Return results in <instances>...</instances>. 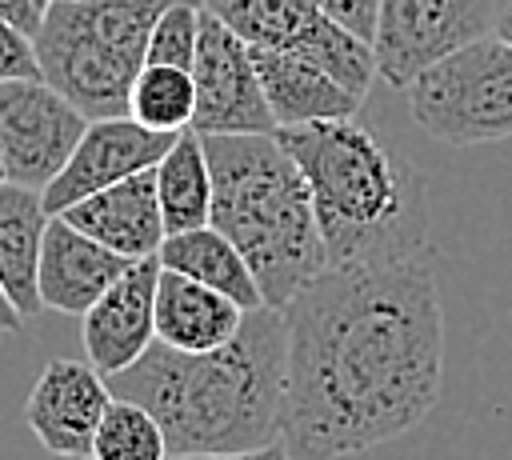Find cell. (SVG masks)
I'll return each instance as SVG.
<instances>
[{"label": "cell", "instance_id": "cell-16", "mask_svg": "<svg viewBox=\"0 0 512 460\" xmlns=\"http://www.w3.org/2000/svg\"><path fill=\"white\" fill-rule=\"evenodd\" d=\"M248 308L228 300L224 292L188 280L160 264L156 280V340L176 352H212L224 348L244 328Z\"/></svg>", "mask_w": 512, "mask_h": 460}, {"label": "cell", "instance_id": "cell-26", "mask_svg": "<svg viewBox=\"0 0 512 460\" xmlns=\"http://www.w3.org/2000/svg\"><path fill=\"white\" fill-rule=\"evenodd\" d=\"M168 460H292V452L284 448V440H272L248 452H188V456H168Z\"/></svg>", "mask_w": 512, "mask_h": 460}, {"label": "cell", "instance_id": "cell-18", "mask_svg": "<svg viewBox=\"0 0 512 460\" xmlns=\"http://www.w3.org/2000/svg\"><path fill=\"white\" fill-rule=\"evenodd\" d=\"M52 212L44 208V192L28 184H0V288L20 308V316L40 312V248Z\"/></svg>", "mask_w": 512, "mask_h": 460}, {"label": "cell", "instance_id": "cell-9", "mask_svg": "<svg viewBox=\"0 0 512 460\" xmlns=\"http://www.w3.org/2000/svg\"><path fill=\"white\" fill-rule=\"evenodd\" d=\"M88 124L92 120L48 80L0 84V156L8 180L44 192L72 160Z\"/></svg>", "mask_w": 512, "mask_h": 460}, {"label": "cell", "instance_id": "cell-12", "mask_svg": "<svg viewBox=\"0 0 512 460\" xmlns=\"http://www.w3.org/2000/svg\"><path fill=\"white\" fill-rule=\"evenodd\" d=\"M112 404L108 376L84 360H48L36 376L24 420L36 440L64 460H92V440Z\"/></svg>", "mask_w": 512, "mask_h": 460}, {"label": "cell", "instance_id": "cell-7", "mask_svg": "<svg viewBox=\"0 0 512 460\" xmlns=\"http://www.w3.org/2000/svg\"><path fill=\"white\" fill-rule=\"evenodd\" d=\"M220 24H228L248 48L300 56L328 76H336L360 100L368 96L376 72V52L364 36L332 20L312 0H200Z\"/></svg>", "mask_w": 512, "mask_h": 460}, {"label": "cell", "instance_id": "cell-24", "mask_svg": "<svg viewBox=\"0 0 512 460\" xmlns=\"http://www.w3.org/2000/svg\"><path fill=\"white\" fill-rule=\"evenodd\" d=\"M8 80H44V76L36 60V40L0 16V84Z\"/></svg>", "mask_w": 512, "mask_h": 460}, {"label": "cell", "instance_id": "cell-30", "mask_svg": "<svg viewBox=\"0 0 512 460\" xmlns=\"http://www.w3.org/2000/svg\"><path fill=\"white\" fill-rule=\"evenodd\" d=\"M4 180H8V172H4V156H0V184H4Z\"/></svg>", "mask_w": 512, "mask_h": 460}, {"label": "cell", "instance_id": "cell-6", "mask_svg": "<svg viewBox=\"0 0 512 460\" xmlns=\"http://www.w3.org/2000/svg\"><path fill=\"white\" fill-rule=\"evenodd\" d=\"M404 92L412 120L440 144L512 140V40L480 36L424 68Z\"/></svg>", "mask_w": 512, "mask_h": 460}, {"label": "cell", "instance_id": "cell-28", "mask_svg": "<svg viewBox=\"0 0 512 460\" xmlns=\"http://www.w3.org/2000/svg\"><path fill=\"white\" fill-rule=\"evenodd\" d=\"M24 328V316H20V308L4 296V288H0V336H16Z\"/></svg>", "mask_w": 512, "mask_h": 460}, {"label": "cell", "instance_id": "cell-11", "mask_svg": "<svg viewBox=\"0 0 512 460\" xmlns=\"http://www.w3.org/2000/svg\"><path fill=\"white\" fill-rule=\"evenodd\" d=\"M180 132H156L144 128L132 116H112V120H92L88 132L80 136L72 160L60 168V176L44 188V208L60 216L76 200L104 192L128 176H140L164 160V152L176 144Z\"/></svg>", "mask_w": 512, "mask_h": 460}, {"label": "cell", "instance_id": "cell-19", "mask_svg": "<svg viewBox=\"0 0 512 460\" xmlns=\"http://www.w3.org/2000/svg\"><path fill=\"white\" fill-rule=\"evenodd\" d=\"M164 268L188 276V280H200L216 292H224L228 300H236L240 308H264V296H260V284L248 268V260L240 256V248L212 224L204 228H192V232H176L164 240L160 256H156Z\"/></svg>", "mask_w": 512, "mask_h": 460}, {"label": "cell", "instance_id": "cell-27", "mask_svg": "<svg viewBox=\"0 0 512 460\" xmlns=\"http://www.w3.org/2000/svg\"><path fill=\"white\" fill-rule=\"evenodd\" d=\"M0 16H4L8 24H16L20 32H28L32 40H36L40 20H44V12L36 8V0H0Z\"/></svg>", "mask_w": 512, "mask_h": 460}, {"label": "cell", "instance_id": "cell-5", "mask_svg": "<svg viewBox=\"0 0 512 460\" xmlns=\"http://www.w3.org/2000/svg\"><path fill=\"white\" fill-rule=\"evenodd\" d=\"M172 0H56L36 32L40 76L88 120L128 116L148 36Z\"/></svg>", "mask_w": 512, "mask_h": 460}, {"label": "cell", "instance_id": "cell-20", "mask_svg": "<svg viewBox=\"0 0 512 460\" xmlns=\"http://www.w3.org/2000/svg\"><path fill=\"white\" fill-rule=\"evenodd\" d=\"M156 196L168 236L204 228L212 220V164L200 132L184 128L164 152V160L156 164Z\"/></svg>", "mask_w": 512, "mask_h": 460}, {"label": "cell", "instance_id": "cell-2", "mask_svg": "<svg viewBox=\"0 0 512 460\" xmlns=\"http://www.w3.org/2000/svg\"><path fill=\"white\" fill-rule=\"evenodd\" d=\"M284 368L288 324L280 308L264 304L224 348L176 352L156 340L136 364L108 376V388L160 420L168 456L248 452L280 440Z\"/></svg>", "mask_w": 512, "mask_h": 460}, {"label": "cell", "instance_id": "cell-22", "mask_svg": "<svg viewBox=\"0 0 512 460\" xmlns=\"http://www.w3.org/2000/svg\"><path fill=\"white\" fill-rule=\"evenodd\" d=\"M92 460H168V436L144 404L112 396L92 440Z\"/></svg>", "mask_w": 512, "mask_h": 460}, {"label": "cell", "instance_id": "cell-25", "mask_svg": "<svg viewBox=\"0 0 512 460\" xmlns=\"http://www.w3.org/2000/svg\"><path fill=\"white\" fill-rule=\"evenodd\" d=\"M316 8H324L332 20H340L344 28H352L356 36H364L372 44L376 36V8L380 0H312Z\"/></svg>", "mask_w": 512, "mask_h": 460}, {"label": "cell", "instance_id": "cell-13", "mask_svg": "<svg viewBox=\"0 0 512 460\" xmlns=\"http://www.w3.org/2000/svg\"><path fill=\"white\" fill-rule=\"evenodd\" d=\"M156 280V256L132 260L128 272L80 316L84 352L96 372L116 376L156 344Z\"/></svg>", "mask_w": 512, "mask_h": 460}, {"label": "cell", "instance_id": "cell-21", "mask_svg": "<svg viewBox=\"0 0 512 460\" xmlns=\"http://www.w3.org/2000/svg\"><path fill=\"white\" fill-rule=\"evenodd\" d=\"M128 116L140 120L144 128H156V132L192 128V116H196V80H192V72L172 68V64H144L136 84H132Z\"/></svg>", "mask_w": 512, "mask_h": 460}, {"label": "cell", "instance_id": "cell-23", "mask_svg": "<svg viewBox=\"0 0 512 460\" xmlns=\"http://www.w3.org/2000/svg\"><path fill=\"white\" fill-rule=\"evenodd\" d=\"M200 16H204L200 0H172L160 12V20L152 24L148 64H172V68L192 72V60H196V48H200Z\"/></svg>", "mask_w": 512, "mask_h": 460}, {"label": "cell", "instance_id": "cell-15", "mask_svg": "<svg viewBox=\"0 0 512 460\" xmlns=\"http://www.w3.org/2000/svg\"><path fill=\"white\" fill-rule=\"evenodd\" d=\"M128 264H132L128 256L104 248L100 240L84 236L68 220L52 216L40 248V272H36L40 304L64 316H84L128 272Z\"/></svg>", "mask_w": 512, "mask_h": 460}, {"label": "cell", "instance_id": "cell-3", "mask_svg": "<svg viewBox=\"0 0 512 460\" xmlns=\"http://www.w3.org/2000/svg\"><path fill=\"white\" fill-rule=\"evenodd\" d=\"M276 140L312 188L328 268L416 260L428 240V192L400 152L356 116L276 128Z\"/></svg>", "mask_w": 512, "mask_h": 460}, {"label": "cell", "instance_id": "cell-4", "mask_svg": "<svg viewBox=\"0 0 512 460\" xmlns=\"http://www.w3.org/2000/svg\"><path fill=\"white\" fill-rule=\"evenodd\" d=\"M212 164V228L248 260L268 308H288L324 268L312 188L272 136H204Z\"/></svg>", "mask_w": 512, "mask_h": 460}, {"label": "cell", "instance_id": "cell-14", "mask_svg": "<svg viewBox=\"0 0 512 460\" xmlns=\"http://www.w3.org/2000/svg\"><path fill=\"white\" fill-rule=\"evenodd\" d=\"M60 220H68L72 228H80L84 236L100 240L104 248H112L128 260L160 256V248L168 240L160 196H156V168L76 200L72 208L60 212Z\"/></svg>", "mask_w": 512, "mask_h": 460}, {"label": "cell", "instance_id": "cell-17", "mask_svg": "<svg viewBox=\"0 0 512 460\" xmlns=\"http://www.w3.org/2000/svg\"><path fill=\"white\" fill-rule=\"evenodd\" d=\"M252 56H256V72L264 84V100L276 116V128L348 120L360 112V96L348 92L324 68H316L300 56H288V52H268V48H252Z\"/></svg>", "mask_w": 512, "mask_h": 460}, {"label": "cell", "instance_id": "cell-8", "mask_svg": "<svg viewBox=\"0 0 512 460\" xmlns=\"http://www.w3.org/2000/svg\"><path fill=\"white\" fill-rule=\"evenodd\" d=\"M492 32L496 0H380L372 36L376 72L392 88H408L424 68Z\"/></svg>", "mask_w": 512, "mask_h": 460}, {"label": "cell", "instance_id": "cell-10", "mask_svg": "<svg viewBox=\"0 0 512 460\" xmlns=\"http://www.w3.org/2000/svg\"><path fill=\"white\" fill-rule=\"evenodd\" d=\"M192 80H196L192 132L200 136H272L276 132V116L264 100L252 48L212 12L200 16V48L192 60Z\"/></svg>", "mask_w": 512, "mask_h": 460}, {"label": "cell", "instance_id": "cell-29", "mask_svg": "<svg viewBox=\"0 0 512 460\" xmlns=\"http://www.w3.org/2000/svg\"><path fill=\"white\" fill-rule=\"evenodd\" d=\"M52 4H56V0H36V8H40V12H48Z\"/></svg>", "mask_w": 512, "mask_h": 460}, {"label": "cell", "instance_id": "cell-1", "mask_svg": "<svg viewBox=\"0 0 512 460\" xmlns=\"http://www.w3.org/2000/svg\"><path fill=\"white\" fill-rule=\"evenodd\" d=\"M280 440L340 460L412 432L444 388V308L428 268H324L288 308Z\"/></svg>", "mask_w": 512, "mask_h": 460}]
</instances>
